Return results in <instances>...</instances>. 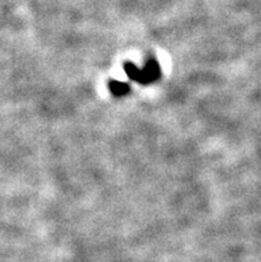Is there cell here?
<instances>
[{
  "mask_svg": "<svg viewBox=\"0 0 261 262\" xmlns=\"http://www.w3.org/2000/svg\"><path fill=\"white\" fill-rule=\"evenodd\" d=\"M124 69H125L127 76L129 79H132L135 81L140 83V80H142V69L138 68V65L132 64V63H127V64L124 65Z\"/></svg>",
  "mask_w": 261,
  "mask_h": 262,
  "instance_id": "cell-3",
  "label": "cell"
},
{
  "mask_svg": "<svg viewBox=\"0 0 261 262\" xmlns=\"http://www.w3.org/2000/svg\"><path fill=\"white\" fill-rule=\"evenodd\" d=\"M110 89L115 96H123L129 91V85L127 83H121V81H111Z\"/></svg>",
  "mask_w": 261,
  "mask_h": 262,
  "instance_id": "cell-2",
  "label": "cell"
},
{
  "mask_svg": "<svg viewBox=\"0 0 261 262\" xmlns=\"http://www.w3.org/2000/svg\"><path fill=\"white\" fill-rule=\"evenodd\" d=\"M160 78V67L155 60H149L145 67L142 69V80L140 83L149 84Z\"/></svg>",
  "mask_w": 261,
  "mask_h": 262,
  "instance_id": "cell-1",
  "label": "cell"
}]
</instances>
